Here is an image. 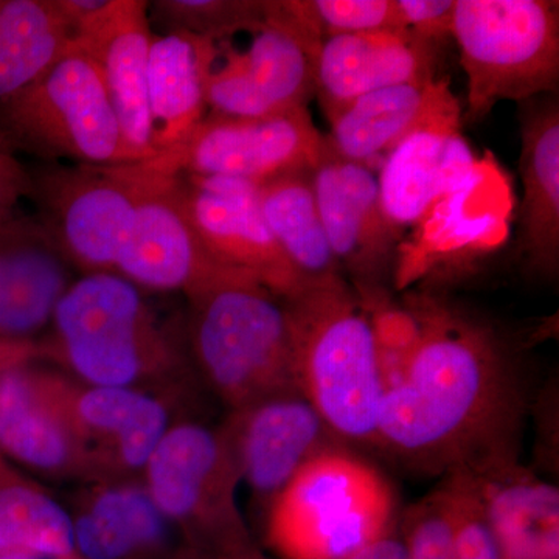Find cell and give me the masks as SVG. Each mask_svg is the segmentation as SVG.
Returning <instances> with one entry per match:
<instances>
[{
    "label": "cell",
    "instance_id": "obj_39",
    "mask_svg": "<svg viewBox=\"0 0 559 559\" xmlns=\"http://www.w3.org/2000/svg\"><path fill=\"white\" fill-rule=\"evenodd\" d=\"M11 476L10 471L2 469V462H0V480L5 479V477Z\"/></svg>",
    "mask_w": 559,
    "mask_h": 559
},
{
    "label": "cell",
    "instance_id": "obj_24",
    "mask_svg": "<svg viewBox=\"0 0 559 559\" xmlns=\"http://www.w3.org/2000/svg\"><path fill=\"white\" fill-rule=\"evenodd\" d=\"M462 105L451 94L390 151L378 170L382 210L399 234L421 226L443 198L444 157L462 132Z\"/></svg>",
    "mask_w": 559,
    "mask_h": 559
},
{
    "label": "cell",
    "instance_id": "obj_5",
    "mask_svg": "<svg viewBox=\"0 0 559 559\" xmlns=\"http://www.w3.org/2000/svg\"><path fill=\"white\" fill-rule=\"evenodd\" d=\"M395 513L388 479L337 447L310 460L272 500L267 539L288 559H344L390 535Z\"/></svg>",
    "mask_w": 559,
    "mask_h": 559
},
{
    "label": "cell",
    "instance_id": "obj_28",
    "mask_svg": "<svg viewBox=\"0 0 559 559\" xmlns=\"http://www.w3.org/2000/svg\"><path fill=\"white\" fill-rule=\"evenodd\" d=\"M70 43L57 0H0V102L38 79Z\"/></svg>",
    "mask_w": 559,
    "mask_h": 559
},
{
    "label": "cell",
    "instance_id": "obj_1",
    "mask_svg": "<svg viewBox=\"0 0 559 559\" xmlns=\"http://www.w3.org/2000/svg\"><path fill=\"white\" fill-rule=\"evenodd\" d=\"M406 308L417 337L384 390L374 447L430 476L516 450L520 385L495 330L429 294L411 296Z\"/></svg>",
    "mask_w": 559,
    "mask_h": 559
},
{
    "label": "cell",
    "instance_id": "obj_8",
    "mask_svg": "<svg viewBox=\"0 0 559 559\" xmlns=\"http://www.w3.org/2000/svg\"><path fill=\"white\" fill-rule=\"evenodd\" d=\"M142 481L180 535L223 551L246 549L237 507L240 469L224 430L194 421L171 425L143 469Z\"/></svg>",
    "mask_w": 559,
    "mask_h": 559
},
{
    "label": "cell",
    "instance_id": "obj_18",
    "mask_svg": "<svg viewBox=\"0 0 559 559\" xmlns=\"http://www.w3.org/2000/svg\"><path fill=\"white\" fill-rule=\"evenodd\" d=\"M61 374L31 360L0 370V450L39 473L91 480L62 401Z\"/></svg>",
    "mask_w": 559,
    "mask_h": 559
},
{
    "label": "cell",
    "instance_id": "obj_40",
    "mask_svg": "<svg viewBox=\"0 0 559 559\" xmlns=\"http://www.w3.org/2000/svg\"><path fill=\"white\" fill-rule=\"evenodd\" d=\"M11 367V366H10ZM7 369V367H0V370Z\"/></svg>",
    "mask_w": 559,
    "mask_h": 559
},
{
    "label": "cell",
    "instance_id": "obj_13",
    "mask_svg": "<svg viewBox=\"0 0 559 559\" xmlns=\"http://www.w3.org/2000/svg\"><path fill=\"white\" fill-rule=\"evenodd\" d=\"M175 178L189 218L213 259L252 275L283 299L310 285L294 270L261 216L260 183L229 176Z\"/></svg>",
    "mask_w": 559,
    "mask_h": 559
},
{
    "label": "cell",
    "instance_id": "obj_30",
    "mask_svg": "<svg viewBox=\"0 0 559 559\" xmlns=\"http://www.w3.org/2000/svg\"><path fill=\"white\" fill-rule=\"evenodd\" d=\"M274 9L316 50L334 36L404 31L396 0H274Z\"/></svg>",
    "mask_w": 559,
    "mask_h": 559
},
{
    "label": "cell",
    "instance_id": "obj_19",
    "mask_svg": "<svg viewBox=\"0 0 559 559\" xmlns=\"http://www.w3.org/2000/svg\"><path fill=\"white\" fill-rule=\"evenodd\" d=\"M455 469L469 480L503 559H558V488L521 465L516 450Z\"/></svg>",
    "mask_w": 559,
    "mask_h": 559
},
{
    "label": "cell",
    "instance_id": "obj_17",
    "mask_svg": "<svg viewBox=\"0 0 559 559\" xmlns=\"http://www.w3.org/2000/svg\"><path fill=\"white\" fill-rule=\"evenodd\" d=\"M150 2L108 0L73 35L97 66L134 164L153 159L148 110Z\"/></svg>",
    "mask_w": 559,
    "mask_h": 559
},
{
    "label": "cell",
    "instance_id": "obj_26",
    "mask_svg": "<svg viewBox=\"0 0 559 559\" xmlns=\"http://www.w3.org/2000/svg\"><path fill=\"white\" fill-rule=\"evenodd\" d=\"M451 94L450 81L437 76L370 92L330 117L326 142L337 156L378 173L390 151Z\"/></svg>",
    "mask_w": 559,
    "mask_h": 559
},
{
    "label": "cell",
    "instance_id": "obj_22",
    "mask_svg": "<svg viewBox=\"0 0 559 559\" xmlns=\"http://www.w3.org/2000/svg\"><path fill=\"white\" fill-rule=\"evenodd\" d=\"M73 509V539L83 559H165L175 550L180 532L143 481H95Z\"/></svg>",
    "mask_w": 559,
    "mask_h": 559
},
{
    "label": "cell",
    "instance_id": "obj_37",
    "mask_svg": "<svg viewBox=\"0 0 559 559\" xmlns=\"http://www.w3.org/2000/svg\"><path fill=\"white\" fill-rule=\"evenodd\" d=\"M0 559H83L79 554L55 555V554H32V551H7L0 554Z\"/></svg>",
    "mask_w": 559,
    "mask_h": 559
},
{
    "label": "cell",
    "instance_id": "obj_38",
    "mask_svg": "<svg viewBox=\"0 0 559 559\" xmlns=\"http://www.w3.org/2000/svg\"><path fill=\"white\" fill-rule=\"evenodd\" d=\"M221 559H257L252 555L246 554L245 549L226 551V557Z\"/></svg>",
    "mask_w": 559,
    "mask_h": 559
},
{
    "label": "cell",
    "instance_id": "obj_4",
    "mask_svg": "<svg viewBox=\"0 0 559 559\" xmlns=\"http://www.w3.org/2000/svg\"><path fill=\"white\" fill-rule=\"evenodd\" d=\"M187 300L191 362L231 412L299 390L293 323L283 297L255 278L237 277Z\"/></svg>",
    "mask_w": 559,
    "mask_h": 559
},
{
    "label": "cell",
    "instance_id": "obj_11",
    "mask_svg": "<svg viewBox=\"0 0 559 559\" xmlns=\"http://www.w3.org/2000/svg\"><path fill=\"white\" fill-rule=\"evenodd\" d=\"M325 134L299 108L259 119L207 114L178 148L143 162L162 175L229 176L263 183L286 173L314 170Z\"/></svg>",
    "mask_w": 559,
    "mask_h": 559
},
{
    "label": "cell",
    "instance_id": "obj_20",
    "mask_svg": "<svg viewBox=\"0 0 559 559\" xmlns=\"http://www.w3.org/2000/svg\"><path fill=\"white\" fill-rule=\"evenodd\" d=\"M75 267L35 215L14 213L0 224V341L38 344Z\"/></svg>",
    "mask_w": 559,
    "mask_h": 559
},
{
    "label": "cell",
    "instance_id": "obj_23",
    "mask_svg": "<svg viewBox=\"0 0 559 559\" xmlns=\"http://www.w3.org/2000/svg\"><path fill=\"white\" fill-rule=\"evenodd\" d=\"M521 248L530 270L559 267V105L557 97L520 103Z\"/></svg>",
    "mask_w": 559,
    "mask_h": 559
},
{
    "label": "cell",
    "instance_id": "obj_10",
    "mask_svg": "<svg viewBox=\"0 0 559 559\" xmlns=\"http://www.w3.org/2000/svg\"><path fill=\"white\" fill-rule=\"evenodd\" d=\"M128 171L134 187V216L116 274L150 293H182L187 299L224 280L252 277L210 255L175 176L151 170L143 162L128 164Z\"/></svg>",
    "mask_w": 559,
    "mask_h": 559
},
{
    "label": "cell",
    "instance_id": "obj_32",
    "mask_svg": "<svg viewBox=\"0 0 559 559\" xmlns=\"http://www.w3.org/2000/svg\"><path fill=\"white\" fill-rule=\"evenodd\" d=\"M439 487L404 514L403 544L409 559H452L462 509L454 474H444Z\"/></svg>",
    "mask_w": 559,
    "mask_h": 559
},
{
    "label": "cell",
    "instance_id": "obj_31",
    "mask_svg": "<svg viewBox=\"0 0 559 559\" xmlns=\"http://www.w3.org/2000/svg\"><path fill=\"white\" fill-rule=\"evenodd\" d=\"M148 14L160 33L224 40L259 31L267 21V0H156Z\"/></svg>",
    "mask_w": 559,
    "mask_h": 559
},
{
    "label": "cell",
    "instance_id": "obj_9",
    "mask_svg": "<svg viewBox=\"0 0 559 559\" xmlns=\"http://www.w3.org/2000/svg\"><path fill=\"white\" fill-rule=\"evenodd\" d=\"M28 200L80 275L116 272L134 216L128 164H40Z\"/></svg>",
    "mask_w": 559,
    "mask_h": 559
},
{
    "label": "cell",
    "instance_id": "obj_27",
    "mask_svg": "<svg viewBox=\"0 0 559 559\" xmlns=\"http://www.w3.org/2000/svg\"><path fill=\"white\" fill-rule=\"evenodd\" d=\"M259 204L272 237L301 278L311 283L344 277L323 229L310 170L260 183Z\"/></svg>",
    "mask_w": 559,
    "mask_h": 559
},
{
    "label": "cell",
    "instance_id": "obj_2",
    "mask_svg": "<svg viewBox=\"0 0 559 559\" xmlns=\"http://www.w3.org/2000/svg\"><path fill=\"white\" fill-rule=\"evenodd\" d=\"M150 294L116 272L80 275L53 312L40 355L98 388L151 390L179 380L191 362L187 323L165 319Z\"/></svg>",
    "mask_w": 559,
    "mask_h": 559
},
{
    "label": "cell",
    "instance_id": "obj_14",
    "mask_svg": "<svg viewBox=\"0 0 559 559\" xmlns=\"http://www.w3.org/2000/svg\"><path fill=\"white\" fill-rule=\"evenodd\" d=\"M311 182L326 238L353 289L384 290L403 235L385 218L377 173L337 156L325 139Z\"/></svg>",
    "mask_w": 559,
    "mask_h": 559
},
{
    "label": "cell",
    "instance_id": "obj_12",
    "mask_svg": "<svg viewBox=\"0 0 559 559\" xmlns=\"http://www.w3.org/2000/svg\"><path fill=\"white\" fill-rule=\"evenodd\" d=\"M249 35L242 50L227 39L215 40L209 114L259 119L307 108L314 95V47L275 13L272 0H267V21Z\"/></svg>",
    "mask_w": 559,
    "mask_h": 559
},
{
    "label": "cell",
    "instance_id": "obj_29",
    "mask_svg": "<svg viewBox=\"0 0 559 559\" xmlns=\"http://www.w3.org/2000/svg\"><path fill=\"white\" fill-rule=\"evenodd\" d=\"M75 554L72 518L64 507L38 485L0 480V554Z\"/></svg>",
    "mask_w": 559,
    "mask_h": 559
},
{
    "label": "cell",
    "instance_id": "obj_36",
    "mask_svg": "<svg viewBox=\"0 0 559 559\" xmlns=\"http://www.w3.org/2000/svg\"><path fill=\"white\" fill-rule=\"evenodd\" d=\"M344 559H409L407 558L406 547H404L403 540L395 538L390 535L384 538L374 540L369 546L364 547L356 551V554L349 555Z\"/></svg>",
    "mask_w": 559,
    "mask_h": 559
},
{
    "label": "cell",
    "instance_id": "obj_33",
    "mask_svg": "<svg viewBox=\"0 0 559 559\" xmlns=\"http://www.w3.org/2000/svg\"><path fill=\"white\" fill-rule=\"evenodd\" d=\"M450 473L454 474L462 492L459 532L452 559H503L469 480L460 469Z\"/></svg>",
    "mask_w": 559,
    "mask_h": 559
},
{
    "label": "cell",
    "instance_id": "obj_35",
    "mask_svg": "<svg viewBox=\"0 0 559 559\" xmlns=\"http://www.w3.org/2000/svg\"><path fill=\"white\" fill-rule=\"evenodd\" d=\"M31 168L0 132V224L20 212V204L31 194Z\"/></svg>",
    "mask_w": 559,
    "mask_h": 559
},
{
    "label": "cell",
    "instance_id": "obj_15",
    "mask_svg": "<svg viewBox=\"0 0 559 559\" xmlns=\"http://www.w3.org/2000/svg\"><path fill=\"white\" fill-rule=\"evenodd\" d=\"M61 393L91 481L142 477L170 429V409L153 390L98 388L61 374Z\"/></svg>",
    "mask_w": 559,
    "mask_h": 559
},
{
    "label": "cell",
    "instance_id": "obj_6",
    "mask_svg": "<svg viewBox=\"0 0 559 559\" xmlns=\"http://www.w3.org/2000/svg\"><path fill=\"white\" fill-rule=\"evenodd\" d=\"M451 36L466 75L465 119H484L499 102L557 94V0H455Z\"/></svg>",
    "mask_w": 559,
    "mask_h": 559
},
{
    "label": "cell",
    "instance_id": "obj_7",
    "mask_svg": "<svg viewBox=\"0 0 559 559\" xmlns=\"http://www.w3.org/2000/svg\"><path fill=\"white\" fill-rule=\"evenodd\" d=\"M0 132L40 164H134L97 66L73 40L38 79L0 102Z\"/></svg>",
    "mask_w": 559,
    "mask_h": 559
},
{
    "label": "cell",
    "instance_id": "obj_25",
    "mask_svg": "<svg viewBox=\"0 0 559 559\" xmlns=\"http://www.w3.org/2000/svg\"><path fill=\"white\" fill-rule=\"evenodd\" d=\"M215 40L154 33L148 55V110L154 157L178 148L207 117Z\"/></svg>",
    "mask_w": 559,
    "mask_h": 559
},
{
    "label": "cell",
    "instance_id": "obj_21",
    "mask_svg": "<svg viewBox=\"0 0 559 559\" xmlns=\"http://www.w3.org/2000/svg\"><path fill=\"white\" fill-rule=\"evenodd\" d=\"M437 46L407 31L334 36L312 58L314 95L326 119L370 92L436 79Z\"/></svg>",
    "mask_w": 559,
    "mask_h": 559
},
{
    "label": "cell",
    "instance_id": "obj_3",
    "mask_svg": "<svg viewBox=\"0 0 559 559\" xmlns=\"http://www.w3.org/2000/svg\"><path fill=\"white\" fill-rule=\"evenodd\" d=\"M297 388L341 441L377 443L384 380L369 311L344 277L288 297Z\"/></svg>",
    "mask_w": 559,
    "mask_h": 559
},
{
    "label": "cell",
    "instance_id": "obj_34",
    "mask_svg": "<svg viewBox=\"0 0 559 559\" xmlns=\"http://www.w3.org/2000/svg\"><path fill=\"white\" fill-rule=\"evenodd\" d=\"M401 27L418 39L439 44L451 36L455 0H396Z\"/></svg>",
    "mask_w": 559,
    "mask_h": 559
},
{
    "label": "cell",
    "instance_id": "obj_16",
    "mask_svg": "<svg viewBox=\"0 0 559 559\" xmlns=\"http://www.w3.org/2000/svg\"><path fill=\"white\" fill-rule=\"evenodd\" d=\"M223 430L241 480L267 506L310 460L344 443L299 390L231 412Z\"/></svg>",
    "mask_w": 559,
    "mask_h": 559
}]
</instances>
